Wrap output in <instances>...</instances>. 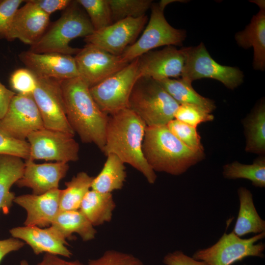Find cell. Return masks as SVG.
Segmentation results:
<instances>
[{"label":"cell","instance_id":"obj_1","mask_svg":"<svg viewBox=\"0 0 265 265\" xmlns=\"http://www.w3.org/2000/svg\"><path fill=\"white\" fill-rule=\"evenodd\" d=\"M147 126L129 108L108 116L105 146L106 156L114 154L124 163L140 172L151 184L157 179L155 172L145 160L142 142Z\"/></svg>","mask_w":265,"mask_h":265},{"label":"cell","instance_id":"obj_2","mask_svg":"<svg viewBox=\"0 0 265 265\" xmlns=\"http://www.w3.org/2000/svg\"><path fill=\"white\" fill-rule=\"evenodd\" d=\"M68 122L81 141L102 151L108 115L99 107L89 88L78 77L60 81Z\"/></svg>","mask_w":265,"mask_h":265},{"label":"cell","instance_id":"obj_3","mask_svg":"<svg viewBox=\"0 0 265 265\" xmlns=\"http://www.w3.org/2000/svg\"><path fill=\"white\" fill-rule=\"evenodd\" d=\"M142 152L155 171L178 176L204 158V151L193 150L175 136L166 125L147 127Z\"/></svg>","mask_w":265,"mask_h":265},{"label":"cell","instance_id":"obj_4","mask_svg":"<svg viewBox=\"0 0 265 265\" xmlns=\"http://www.w3.org/2000/svg\"><path fill=\"white\" fill-rule=\"evenodd\" d=\"M94 31L88 17L76 0L72 1L61 17L47 29L41 38L30 46L36 53H57L72 55L80 49L70 46L73 39L91 35Z\"/></svg>","mask_w":265,"mask_h":265},{"label":"cell","instance_id":"obj_5","mask_svg":"<svg viewBox=\"0 0 265 265\" xmlns=\"http://www.w3.org/2000/svg\"><path fill=\"white\" fill-rule=\"evenodd\" d=\"M179 106L157 81L145 77L135 83L128 103L147 127L166 125L174 119Z\"/></svg>","mask_w":265,"mask_h":265},{"label":"cell","instance_id":"obj_6","mask_svg":"<svg viewBox=\"0 0 265 265\" xmlns=\"http://www.w3.org/2000/svg\"><path fill=\"white\" fill-rule=\"evenodd\" d=\"M176 1L163 0L152 3L148 24L141 36L120 55L125 62L129 63L159 47L182 45L186 37V31L172 26L164 15L165 7Z\"/></svg>","mask_w":265,"mask_h":265},{"label":"cell","instance_id":"obj_7","mask_svg":"<svg viewBox=\"0 0 265 265\" xmlns=\"http://www.w3.org/2000/svg\"><path fill=\"white\" fill-rule=\"evenodd\" d=\"M139 57L122 70L89 88L100 109L107 115L128 108L130 96L139 78Z\"/></svg>","mask_w":265,"mask_h":265},{"label":"cell","instance_id":"obj_8","mask_svg":"<svg viewBox=\"0 0 265 265\" xmlns=\"http://www.w3.org/2000/svg\"><path fill=\"white\" fill-rule=\"evenodd\" d=\"M265 237V232L248 238H242L233 232L225 233L215 243L196 251L192 257L208 265H232L248 257L263 258L265 244L258 241Z\"/></svg>","mask_w":265,"mask_h":265},{"label":"cell","instance_id":"obj_9","mask_svg":"<svg viewBox=\"0 0 265 265\" xmlns=\"http://www.w3.org/2000/svg\"><path fill=\"white\" fill-rule=\"evenodd\" d=\"M181 79L192 83L203 78L216 80L226 87L234 89L243 80V73L238 68L218 63L210 55L205 45L201 43L196 47H187Z\"/></svg>","mask_w":265,"mask_h":265},{"label":"cell","instance_id":"obj_10","mask_svg":"<svg viewBox=\"0 0 265 265\" xmlns=\"http://www.w3.org/2000/svg\"><path fill=\"white\" fill-rule=\"evenodd\" d=\"M74 135L62 131L43 128L27 137L29 144L28 159H43L68 163L79 159V145Z\"/></svg>","mask_w":265,"mask_h":265},{"label":"cell","instance_id":"obj_11","mask_svg":"<svg viewBox=\"0 0 265 265\" xmlns=\"http://www.w3.org/2000/svg\"><path fill=\"white\" fill-rule=\"evenodd\" d=\"M36 77V86L32 95L45 128L75 135L67 118L60 81Z\"/></svg>","mask_w":265,"mask_h":265},{"label":"cell","instance_id":"obj_12","mask_svg":"<svg viewBox=\"0 0 265 265\" xmlns=\"http://www.w3.org/2000/svg\"><path fill=\"white\" fill-rule=\"evenodd\" d=\"M44 128L32 94L16 93L0 120V129L20 140H26L31 132Z\"/></svg>","mask_w":265,"mask_h":265},{"label":"cell","instance_id":"obj_13","mask_svg":"<svg viewBox=\"0 0 265 265\" xmlns=\"http://www.w3.org/2000/svg\"><path fill=\"white\" fill-rule=\"evenodd\" d=\"M79 77L90 88L124 68L129 63L121 56L112 54L86 44L74 56Z\"/></svg>","mask_w":265,"mask_h":265},{"label":"cell","instance_id":"obj_14","mask_svg":"<svg viewBox=\"0 0 265 265\" xmlns=\"http://www.w3.org/2000/svg\"><path fill=\"white\" fill-rule=\"evenodd\" d=\"M146 15L127 18L113 23L84 38L86 44L98 47L112 54L120 56L132 44L147 21Z\"/></svg>","mask_w":265,"mask_h":265},{"label":"cell","instance_id":"obj_15","mask_svg":"<svg viewBox=\"0 0 265 265\" xmlns=\"http://www.w3.org/2000/svg\"><path fill=\"white\" fill-rule=\"evenodd\" d=\"M15 12L8 28L0 37L8 41L16 39L32 46L36 43L48 29L50 16L44 12L32 0Z\"/></svg>","mask_w":265,"mask_h":265},{"label":"cell","instance_id":"obj_16","mask_svg":"<svg viewBox=\"0 0 265 265\" xmlns=\"http://www.w3.org/2000/svg\"><path fill=\"white\" fill-rule=\"evenodd\" d=\"M187 52V47L178 49L174 46H168L145 53L139 57V78L158 81L181 76Z\"/></svg>","mask_w":265,"mask_h":265},{"label":"cell","instance_id":"obj_17","mask_svg":"<svg viewBox=\"0 0 265 265\" xmlns=\"http://www.w3.org/2000/svg\"><path fill=\"white\" fill-rule=\"evenodd\" d=\"M26 68L35 76L59 81L78 77L74 56L57 53L23 52L19 55Z\"/></svg>","mask_w":265,"mask_h":265},{"label":"cell","instance_id":"obj_18","mask_svg":"<svg viewBox=\"0 0 265 265\" xmlns=\"http://www.w3.org/2000/svg\"><path fill=\"white\" fill-rule=\"evenodd\" d=\"M25 163L23 175L15 184L19 187L31 188L35 195L58 188L60 181L65 177L69 168L68 163L64 162L37 164L27 159Z\"/></svg>","mask_w":265,"mask_h":265},{"label":"cell","instance_id":"obj_19","mask_svg":"<svg viewBox=\"0 0 265 265\" xmlns=\"http://www.w3.org/2000/svg\"><path fill=\"white\" fill-rule=\"evenodd\" d=\"M61 190L53 189L40 195L25 194L16 196L13 202L24 208L27 217L25 226L50 227L60 212Z\"/></svg>","mask_w":265,"mask_h":265},{"label":"cell","instance_id":"obj_20","mask_svg":"<svg viewBox=\"0 0 265 265\" xmlns=\"http://www.w3.org/2000/svg\"><path fill=\"white\" fill-rule=\"evenodd\" d=\"M11 236L25 241L34 253L43 252L70 258L72 253L67 248L68 243L52 226L42 228L37 226L17 227L9 231Z\"/></svg>","mask_w":265,"mask_h":265},{"label":"cell","instance_id":"obj_21","mask_svg":"<svg viewBox=\"0 0 265 265\" xmlns=\"http://www.w3.org/2000/svg\"><path fill=\"white\" fill-rule=\"evenodd\" d=\"M235 39L238 45L244 49L253 47L254 68L263 71L265 67V9H260L246 28L236 34Z\"/></svg>","mask_w":265,"mask_h":265},{"label":"cell","instance_id":"obj_22","mask_svg":"<svg viewBox=\"0 0 265 265\" xmlns=\"http://www.w3.org/2000/svg\"><path fill=\"white\" fill-rule=\"evenodd\" d=\"M239 208L233 232L239 237L265 232V221L255 207L251 192L244 187L238 189Z\"/></svg>","mask_w":265,"mask_h":265},{"label":"cell","instance_id":"obj_23","mask_svg":"<svg viewBox=\"0 0 265 265\" xmlns=\"http://www.w3.org/2000/svg\"><path fill=\"white\" fill-rule=\"evenodd\" d=\"M25 165L20 158L0 155V210L4 214L9 213L16 197L10 188L22 177Z\"/></svg>","mask_w":265,"mask_h":265},{"label":"cell","instance_id":"obj_24","mask_svg":"<svg viewBox=\"0 0 265 265\" xmlns=\"http://www.w3.org/2000/svg\"><path fill=\"white\" fill-rule=\"evenodd\" d=\"M115 207L111 193L91 189L85 195L79 210L94 227L109 222Z\"/></svg>","mask_w":265,"mask_h":265},{"label":"cell","instance_id":"obj_25","mask_svg":"<svg viewBox=\"0 0 265 265\" xmlns=\"http://www.w3.org/2000/svg\"><path fill=\"white\" fill-rule=\"evenodd\" d=\"M63 238H72L78 234L83 241L95 238L96 229L79 211H60L51 225Z\"/></svg>","mask_w":265,"mask_h":265},{"label":"cell","instance_id":"obj_26","mask_svg":"<svg viewBox=\"0 0 265 265\" xmlns=\"http://www.w3.org/2000/svg\"><path fill=\"white\" fill-rule=\"evenodd\" d=\"M106 157L102 170L94 177L91 186L92 189L102 193L121 189L127 177L124 162L114 154Z\"/></svg>","mask_w":265,"mask_h":265},{"label":"cell","instance_id":"obj_27","mask_svg":"<svg viewBox=\"0 0 265 265\" xmlns=\"http://www.w3.org/2000/svg\"><path fill=\"white\" fill-rule=\"evenodd\" d=\"M247 152L263 155L265 153V105L262 100L243 121Z\"/></svg>","mask_w":265,"mask_h":265},{"label":"cell","instance_id":"obj_28","mask_svg":"<svg viewBox=\"0 0 265 265\" xmlns=\"http://www.w3.org/2000/svg\"><path fill=\"white\" fill-rule=\"evenodd\" d=\"M157 81L179 105H197L211 113L216 108L214 102L198 94L191 82L182 79H165Z\"/></svg>","mask_w":265,"mask_h":265},{"label":"cell","instance_id":"obj_29","mask_svg":"<svg viewBox=\"0 0 265 265\" xmlns=\"http://www.w3.org/2000/svg\"><path fill=\"white\" fill-rule=\"evenodd\" d=\"M94 179L85 172H80L68 182L66 187L61 190L59 198L60 211L79 210L86 193L90 190Z\"/></svg>","mask_w":265,"mask_h":265},{"label":"cell","instance_id":"obj_30","mask_svg":"<svg viewBox=\"0 0 265 265\" xmlns=\"http://www.w3.org/2000/svg\"><path fill=\"white\" fill-rule=\"evenodd\" d=\"M264 155L256 159L252 164H245L237 161L223 166V175L228 179H245L258 187H265V158Z\"/></svg>","mask_w":265,"mask_h":265},{"label":"cell","instance_id":"obj_31","mask_svg":"<svg viewBox=\"0 0 265 265\" xmlns=\"http://www.w3.org/2000/svg\"><path fill=\"white\" fill-rule=\"evenodd\" d=\"M113 23L127 18L145 15L153 3L151 0H108Z\"/></svg>","mask_w":265,"mask_h":265},{"label":"cell","instance_id":"obj_32","mask_svg":"<svg viewBox=\"0 0 265 265\" xmlns=\"http://www.w3.org/2000/svg\"><path fill=\"white\" fill-rule=\"evenodd\" d=\"M87 12L94 31L99 30L113 23L108 0H77Z\"/></svg>","mask_w":265,"mask_h":265},{"label":"cell","instance_id":"obj_33","mask_svg":"<svg viewBox=\"0 0 265 265\" xmlns=\"http://www.w3.org/2000/svg\"><path fill=\"white\" fill-rule=\"evenodd\" d=\"M171 132L189 148L197 151H204L197 127L174 119L166 125Z\"/></svg>","mask_w":265,"mask_h":265},{"label":"cell","instance_id":"obj_34","mask_svg":"<svg viewBox=\"0 0 265 265\" xmlns=\"http://www.w3.org/2000/svg\"><path fill=\"white\" fill-rule=\"evenodd\" d=\"M174 119L197 127L202 123L212 121L214 116L198 106L187 104L179 105L175 112Z\"/></svg>","mask_w":265,"mask_h":265},{"label":"cell","instance_id":"obj_35","mask_svg":"<svg viewBox=\"0 0 265 265\" xmlns=\"http://www.w3.org/2000/svg\"><path fill=\"white\" fill-rule=\"evenodd\" d=\"M29 155L30 146L27 140L13 137L0 129V155L16 157L27 160Z\"/></svg>","mask_w":265,"mask_h":265},{"label":"cell","instance_id":"obj_36","mask_svg":"<svg viewBox=\"0 0 265 265\" xmlns=\"http://www.w3.org/2000/svg\"><path fill=\"white\" fill-rule=\"evenodd\" d=\"M36 83L35 75L27 68L15 70L10 78V86L17 94H32Z\"/></svg>","mask_w":265,"mask_h":265},{"label":"cell","instance_id":"obj_37","mask_svg":"<svg viewBox=\"0 0 265 265\" xmlns=\"http://www.w3.org/2000/svg\"><path fill=\"white\" fill-rule=\"evenodd\" d=\"M89 265H144L142 262L133 255L120 251L109 250L99 258L90 260Z\"/></svg>","mask_w":265,"mask_h":265},{"label":"cell","instance_id":"obj_38","mask_svg":"<svg viewBox=\"0 0 265 265\" xmlns=\"http://www.w3.org/2000/svg\"><path fill=\"white\" fill-rule=\"evenodd\" d=\"M24 1L22 0H1L0 2V35L8 28L15 12Z\"/></svg>","mask_w":265,"mask_h":265},{"label":"cell","instance_id":"obj_39","mask_svg":"<svg viewBox=\"0 0 265 265\" xmlns=\"http://www.w3.org/2000/svg\"><path fill=\"white\" fill-rule=\"evenodd\" d=\"M165 265H208L206 262L195 259L180 250L170 252L163 259Z\"/></svg>","mask_w":265,"mask_h":265},{"label":"cell","instance_id":"obj_40","mask_svg":"<svg viewBox=\"0 0 265 265\" xmlns=\"http://www.w3.org/2000/svg\"><path fill=\"white\" fill-rule=\"evenodd\" d=\"M45 13L49 16L53 13L65 10L71 4L70 0H32Z\"/></svg>","mask_w":265,"mask_h":265},{"label":"cell","instance_id":"obj_41","mask_svg":"<svg viewBox=\"0 0 265 265\" xmlns=\"http://www.w3.org/2000/svg\"><path fill=\"white\" fill-rule=\"evenodd\" d=\"M24 244L19 239L14 238L0 240V263L5 256L19 250Z\"/></svg>","mask_w":265,"mask_h":265},{"label":"cell","instance_id":"obj_42","mask_svg":"<svg viewBox=\"0 0 265 265\" xmlns=\"http://www.w3.org/2000/svg\"><path fill=\"white\" fill-rule=\"evenodd\" d=\"M16 94L0 82V120L5 114L12 99Z\"/></svg>","mask_w":265,"mask_h":265},{"label":"cell","instance_id":"obj_43","mask_svg":"<svg viewBox=\"0 0 265 265\" xmlns=\"http://www.w3.org/2000/svg\"><path fill=\"white\" fill-rule=\"evenodd\" d=\"M37 265H85L79 261L68 262L62 260L56 255L46 253L42 261ZM86 265H89L88 264Z\"/></svg>","mask_w":265,"mask_h":265},{"label":"cell","instance_id":"obj_44","mask_svg":"<svg viewBox=\"0 0 265 265\" xmlns=\"http://www.w3.org/2000/svg\"><path fill=\"white\" fill-rule=\"evenodd\" d=\"M20 265H29L28 263L26 260H22L21 262Z\"/></svg>","mask_w":265,"mask_h":265},{"label":"cell","instance_id":"obj_45","mask_svg":"<svg viewBox=\"0 0 265 265\" xmlns=\"http://www.w3.org/2000/svg\"><path fill=\"white\" fill-rule=\"evenodd\" d=\"M1 0H0V2Z\"/></svg>","mask_w":265,"mask_h":265}]
</instances>
